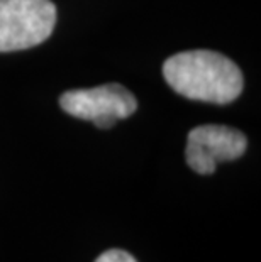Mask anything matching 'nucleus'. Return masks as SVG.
<instances>
[{
	"label": "nucleus",
	"mask_w": 261,
	"mask_h": 262,
	"mask_svg": "<svg viewBox=\"0 0 261 262\" xmlns=\"http://www.w3.org/2000/svg\"><path fill=\"white\" fill-rule=\"evenodd\" d=\"M163 76L185 98L215 105L231 103L243 92V73L234 61L215 51H183L165 61Z\"/></svg>",
	"instance_id": "nucleus-1"
},
{
	"label": "nucleus",
	"mask_w": 261,
	"mask_h": 262,
	"mask_svg": "<svg viewBox=\"0 0 261 262\" xmlns=\"http://www.w3.org/2000/svg\"><path fill=\"white\" fill-rule=\"evenodd\" d=\"M59 105L63 112L76 119L93 122L98 129H110L137 108L134 95L117 83L65 92L59 97Z\"/></svg>",
	"instance_id": "nucleus-3"
},
{
	"label": "nucleus",
	"mask_w": 261,
	"mask_h": 262,
	"mask_svg": "<svg viewBox=\"0 0 261 262\" xmlns=\"http://www.w3.org/2000/svg\"><path fill=\"white\" fill-rule=\"evenodd\" d=\"M95 262H137V260L129 252H126V250L110 249L107 252L98 255Z\"/></svg>",
	"instance_id": "nucleus-5"
},
{
	"label": "nucleus",
	"mask_w": 261,
	"mask_h": 262,
	"mask_svg": "<svg viewBox=\"0 0 261 262\" xmlns=\"http://www.w3.org/2000/svg\"><path fill=\"white\" fill-rule=\"evenodd\" d=\"M248 147L243 132L227 125H200L187 139V164L198 174H212L219 163L241 158Z\"/></svg>",
	"instance_id": "nucleus-4"
},
{
	"label": "nucleus",
	"mask_w": 261,
	"mask_h": 262,
	"mask_svg": "<svg viewBox=\"0 0 261 262\" xmlns=\"http://www.w3.org/2000/svg\"><path fill=\"white\" fill-rule=\"evenodd\" d=\"M54 24L51 0H0V53L37 46L51 36Z\"/></svg>",
	"instance_id": "nucleus-2"
}]
</instances>
